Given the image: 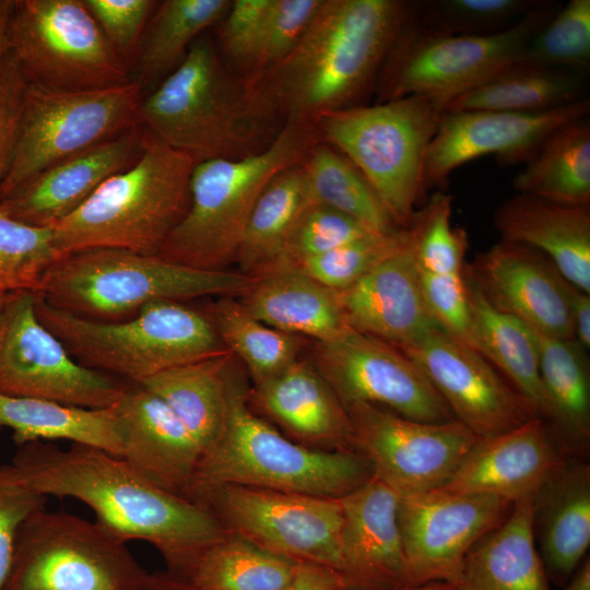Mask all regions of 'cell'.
<instances>
[{"label": "cell", "instance_id": "obj_51", "mask_svg": "<svg viewBox=\"0 0 590 590\" xmlns=\"http://www.w3.org/2000/svg\"><path fill=\"white\" fill-rule=\"evenodd\" d=\"M47 497L35 491L12 464L0 463V590L8 579L22 524L45 508Z\"/></svg>", "mask_w": 590, "mask_h": 590}, {"label": "cell", "instance_id": "obj_2", "mask_svg": "<svg viewBox=\"0 0 590 590\" xmlns=\"http://www.w3.org/2000/svg\"><path fill=\"white\" fill-rule=\"evenodd\" d=\"M12 464L44 496L85 504L114 536L153 545L169 573L227 534L206 507L156 486L123 459L95 447L34 441L19 447Z\"/></svg>", "mask_w": 590, "mask_h": 590}, {"label": "cell", "instance_id": "obj_24", "mask_svg": "<svg viewBox=\"0 0 590 590\" xmlns=\"http://www.w3.org/2000/svg\"><path fill=\"white\" fill-rule=\"evenodd\" d=\"M340 498L343 509L341 578L346 589L385 590L408 586L398 493L373 476Z\"/></svg>", "mask_w": 590, "mask_h": 590}, {"label": "cell", "instance_id": "obj_9", "mask_svg": "<svg viewBox=\"0 0 590 590\" xmlns=\"http://www.w3.org/2000/svg\"><path fill=\"white\" fill-rule=\"evenodd\" d=\"M442 109L410 95L320 116L321 142L342 153L368 182L393 224L406 228L424 188L428 145Z\"/></svg>", "mask_w": 590, "mask_h": 590}, {"label": "cell", "instance_id": "obj_44", "mask_svg": "<svg viewBox=\"0 0 590 590\" xmlns=\"http://www.w3.org/2000/svg\"><path fill=\"white\" fill-rule=\"evenodd\" d=\"M62 256L51 227L31 226L0 211V292L37 294L45 273Z\"/></svg>", "mask_w": 590, "mask_h": 590}, {"label": "cell", "instance_id": "obj_10", "mask_svg": "<svg viewBox=\"0 0 590 590\" xmlns=\"http://www.w3.org/2000/svg\"><path fill=\"white\" fill-rule=\"evenodd\" d=\"M559 7L544 1L510 28L491 35L425 31L413 14L376 80V103L420 95L444 109L455 97L524 60L531 39Z\"/></svg>", "mask_w": 590, "mask_h": 590}, {"label": "cell", "instance_id": "obj_47", "mask_svg": "<svg viewBox=\"0 0 590 590\" xmlns=\"http://www.w3.org/2000/svg\"><path fill=\"white\" fill-rule=\"evenodd\" d=\"M524 60L586 76L590 67V0L560 5L531 39Z\"/></svg>", "mask_w": 590, "mask_h": 590}, {"label": "cell", "instance_id": "obj_30", "mask_svg": "<svg viewBox=\"0 0 590 590\" xmlns=\"http://www.w3.org/2000/svg\"><path fill=\"white\" fill-rule=\"evenodd\" d=\"M239 300L266 324L314 342L347 327L337 293L292 264L275 263L256 274Z\"/></svg>", "mask_w": 590, "mask_h": 590}, {"label": "cell", "instance_id": "obj_60", "mask_svg": "<svg viewBox=\"0 0 590 590\" xmlns=\"http://www.w3.org/2000/svg\"><path fill=\"white\" fill-rule=\"evenodd\" d=\"M350 590V589H346ZM385 590H457L455 586L446 582H430L420 586H404Z\"/></svg>", "mask_w": 590, "mask_h": 590}, {"label": "cell", "instance_id": "obj_3", "mask_svg": "<svg viewBox=\"0 0 590 590\" xmlns=\"http://www.w3.org/2000/svg\"><path fill=\"white\" fill-rule=\"evenodd\" d=\"M137 122L196 164L261 153L283 128L258 113L245 80L202 36L179 66L143 95Z\"/></svg>", "mask_w": 590, "mask_h": 590}, {"label": "cell", "instance_id": "obj_49", "mask_svg": "<svg viewBox=\"0 0 590 590\" xmlns=\"http://www.w3.org/2000/svg\"><path fill=\"white\" fill-rule=\"evenodd\" d=\"M271 4L272 0H234L216 25L223 59L243 79L255 64Z\"/></svg>", "mask_w": 590, "mask_h": 590}, {"label": "cell", "instance_id": "obj_41", "mask_svg": "<svg viewBox=\"0 0 590 590\" xmlns=\"http://www.w3.org/2000/svg\"><path fill=\"white\" fill-rule=\"evenodd\" d=\"M206 314L224 347L245 366L255 386L299 358L302 337L266 324L234 296L217 297L208 306Z\"/></svg>", "mask_w": 590, "mask_h": 590}, {"label": "cell", "instance_id": "obj_50", "mask_svg": "<svg viewBox=\"0 0 590 590\" xmlns=\"http://www.w3.org/2000/svg\"><path fill=\"white\" fill-rule=\"evenodd\" d=\"M322 0H272L249 81L282 61L298 44Z\"/></svg>", "mask_w": 590, "mask_h": 590}, {"label": "cell", "instance_id": "obj_37", "mask_svg": "<svg viewBox=\"0 0 590 590\" xmlns=\"http://www.w3.org/2000/svg\"><path fill=\"white\" fill-rule=\"evenodd\" d=\"M232 0L158 1L142 36L130 76L152 91L182 61L201 34L216 26Z\"/></svg>", "mask_w": 590, "mask_h": 590}, {"label": "cell", "instance_id": "obj_33", "mask_svg": "<svg viewBox=\"0 0 590 590\" xmlns=\"http://www.w3.org/2000/svg\"><path fill=\"white\" fill-rule=\"evenodd\" d=\"M471 311L473 350L482 355L546 420L547 404L540 378L534 331L518 318L495 308L464 274Z\"/></svg>", "mask_w": 590, "mask_h": 590}, {"label": "cell", "instance_id": "obj_42", "mask_svg": "<svg viewBox=\"0 0 590 590\" xmlns=\"http://www.w3.org/2000/svg\"><path fill=\"white\" fill-rule=\"evenodd\" d=\"M300 167L315 203L350 215L374 232L401 228L393 224L362 174L333 146L317 142Z\"/></svg>", "mask_w": 590, "mask_h": 590}, {"label": "cell", "instance_id": "obj_35", "mask_svg": "<svg viewBox=\"0 0 590 590\" xmlns=\"http://www.w3.org/2000/svg\"><path fill=\"white\" fill-rule=\"evenodd\" d=\"M13 432L21 447L34 441L69 440L121 458L122 438L115 411L0 394V430Z\"/></svg>", "mask_w": 590, "mask_h": 590}, {"label": "cell", "instance_id": "obj_29", "mask_svg": "<svg viewBox=\"0 0 590 590\" xmlns=\"http://www.w3.org/2000/svg\"><path fill=\"white\" fill-rule=\"evenodd\" d=\"M534 540L547 578L567 581L590 545V467L568 459L532 498Z\"/></svg>", "mask_w": 590, "mask_h": 590}, {"label": "cell", "instance_id": "obj_17", "mask_svg": "<svg viewBox=\"0 0 590 590\" xmlns=\"http://www.w3.org/2000/svg\"><path fill=\"white\" fill-rule=\"evenodd\" d=\"M309 359L343 405L368 403L426 423L455 421L421 368L380 339L346 327L314 342Z\"/></svg>", "mask_w": 590, "mask_h": 590}, {"label": "cell", "instance_id": "obj_28", "mask_svg": "<svg viewBox=\"0 0 590 590\" xmlns=\"http://www.w3.org/2000/svg\"><path fill=\"white\" fill-rule=\"evenodd\" d=\"M255 404L304 442L352 450L349 415L311 361L298 358L255 386Z\"/></svg>", "mask_w": 590, "mask_h": 590}, {"label": "cell", "instance_id": "obj_12", "mask_svg": "<svg viewBox=\"0 0 590 590\" xmlns=\"http://www.w3.org/2000/svg\"><path fill=\"white\" fill-rule=\"evenodd\" d=\"M150 580L127 543L97 522L43 508L19 531L3 590H146Z\"/></svg>", "mask_w": 590, "mask_h": 590}, {"label": "cell", "instance_id": "obj_21", "mask_svg": "<svg viewBox=\"0 0 590 590\" xmlns=\"http://www.w3.org/2000/svg\"><path fill=\"white\" fill-rule=\"evenodd\" d=\"M463 274L498 310L540 333L575 340L571 284L542 252L500 239L464 267Z\"/></svg>", "mask_w": 590, "mask_h": 590}, {"label": "cell", "instance_id": "obj_25", "mask_svg": "<svg viewBox=\"0 0 590 590\" xmlns=\"http://www.w3.org/2000/svg\"><path fill=\"white\" fill-rule=\"evenodd\" d=\"M335 293L349 328L398 349L438 328L423 297L412 237L356 283Z\"/></svg>", "mask_w": 590, "mask_h": 590}, {"label": "cell", "instance_id": "obj_55", "mask_svg": "<svg viewBox=\"0 0 590 590\" xmlns=\"http://www.w3.org/2000/svg\"><path fill=\"white\" fill-rule=\"evenodd\" d=\"M280 590H346L342 578L332 569L298 562L291 580Z\"/></svg>", "mask_w": 590, "mask_h": 590}, {"label": "cell", "instance_id": "obj_26", "mask_svg": "<svg viewBox=\"0 0 590 590\" xmlns=\"http://www.w3.org/2000/svg\"><path fill=\"white\" fill-rule=\"evenodd\" d=\"M113 409L121 459L156 486L186 497L201 450L176 413L140 385L129 386Z\"/></svg>", "mask_w": 590, "mask_h": 590}, {"label": "cell", "instance_id": "obj_22", "mask_svg": "<svg viewBox=\"0 0 590 590\" xmlns=\"http://www.w3.org/2000/svg\"><path fill=\"white\" fill-rule=\"evenodd\" d=\"M145 131L134 126L46 168L0 200V211L24 224L52 227L81 206L111 176L141 155Z\"/></svg>", "mask_w": 590, "mask_h": 590}, {"label": "cell", "instance_id": "obj_27", "mask_svg": "<svg viewBox=\"0 0 590 590\" xmlns=\"http://www.w3.org/2000/svg\"><path fill=\"white\" fill-rule=\"evenodd\" d=\"M494 223L502 239L542 252L568 283L590 294V205L516 192L497 208Z\"/></svg>", "mask_w": 590, "mask_h": 590}, {"label": "cell", "instance_id": "obj_61", "mask_svg": "<svg viewBox=\"0 0 590 590\" xmlns=\"http://www.w3.org/2000/svg\"><path fill=\"white\" fill-rule=\"evenodd\" d=\"M12 293L0 292V329L3 322L5 308Z\"/></svg>", "mask_w": 590, "mask_h": 590}, {"label": "cell", "instance_id": "obj_53", "mask_svg": "<svg viewBox=\"0 0 590 590\" xmlns=\"http://www.w3.org/2000/svg\"><path fill=\"white\" fill-rule=\"evenodd\" d=\"M427 310L439 329L473 349L471 311L467 283L460 274H432L420 271Z\"/></svg>", "mask_w": 590, "mask_h": 590}, {"label": "cell", "instance_id": "obj_59", "mask_svg": "<svg viewBox=\"0 0 590 590\" xmlns=\"http://www.w3.org/2000/svg\"><path fill=\"white\" fill-rule=\"evenodd\" d=\"M13 5V0H0V63L8 50V23Z\"/></svg>", "mask_w": 590, "mask_h": 590}, {"label": "cell", "instance_id": "obj_6", "mask_svg": "<svg viewBox=\"0 0 590 590\" xmlns=\"http://www.w3.org/2000/svg\"><path fill=\"white\" fill-rule=\"evenodd\" d=\"M194 165L145 132L140 157L51 227L60 251L117 248L157 256L188 211Z\"/></svg>", "mask_w": 590, "mask_h": 590}, {"label": "cell", "instance_id": "obj_31", "mask_svg": "<svg viewBox=\"0 0 590 590\" xmlns=\"http://www.w3.org/2000/svg\"><path fill=\"white\" fill-rule=\"evenodd\" d=\"M532 498L516 500L506 519L469 551L457 590H551L534 540Z\"/></svg>", "mask_w": 590, "mask_h": 590}, {"label": "cell", "instance_id": "obj_36", "mask_svg": "<svg viewBox=\"0 0 590 590\" xmlns=\"http://www.w3.org/2000/svg\"><path fill=\"white\" fill-rule=\"evenodd\" d=\"M585 98L587 97L583 75L520 60L448 102L442 113L465 110L536 113L570 105Z\"/></svg>", "mask_w": 590, "mask_h": 590}, {"label": "cell", "instance_id": "obj_38", "mask_svg": "<svg viewBox=\"0 0 590 590\" xmlns=\"http://www.w3.org/2000/svg\"><path fill=\"white\" fill-rule=\"evenodd\" d=\"M514 189L557 204L590 205L588 117L548 133L514 178Z\"/></svg>", "mask_w": 590, "mask_h": 590}, {"label": "cell", "instance_id": "obj_56", "mask_svg": "<svg viewBox=\"0 0 590 590\" xmlns=\"http://www.w3.org/2000/svg\"><path fill=\"white\" fill-rule=\"evenodd\" d=\"M570 311L575 340L586 350L590 347V294L570 286Z\"/></svg>", "mask_w": 590, "mask_h": 590}, {"label": "cell", "instance_id": "obj_52", "mask_svg": "<svg viewBox=\"0 0 590 590\" xmlns=\"http://www.w3.org/2000/svg\"><path fill=\"white\" fill-rule=\"evenodd\" d=\"M106 38L129 71L145 27L158 3L155 0H83Z\"/></svg>", "mask_w": 590, "mask_h": 590}, {"label": "cell", "instance_id": "obj_39", "mask_svg": "<svg viewBox=\"0 0 590 590\" xmlns=\"http://www.w3.org/2000/svg\"><path fill=\"white\" fill-rule=\"evenodd\" d=\"M297 563L227 533L169 575L197 590H280Z\"/></svg>", "mask_w": 590, "mask_h": 590}, {"label": "cell", "instance_id": "obj_48", "mask_svg": "<svg viewBox=\"0 0 590 590\" xmlns=\"http://www.w3.org/2000/svg\"><path fill=\"white\" fill-rule=\"evenodd\" d=\"M370 233L379 232L371 231L350 215L314 202L300 216L275 263L295 266Z\"/></svg>", "mask_w": 590, "mask_h": 590}, {"label": "cell", "instance_id": "obj_46", "mask_svg": "<svg viewBox=\"0 0 590 590\" xmlns=\"http://www.w3.org/2000/svg\"><path fill=\"white\" fill-rule=\"evenodd\" d=\"M411 240L409 228L370 233L297 264L308 276L333 291H343ZM293 266V264H292Z\"/></svg>", "mask_w": 590, "mask_h": 590}, {"label": "cell", "instance_id": "obj_4", "mask_svg": "<svg viewBox=\"0 0 590 590\" xmlns=\"http://www.w3.org/2000/svg\"><path fill=\"white\" fill-rule=\"evenodd\" d=\"M235 357L228 374L224 433L203 455L186 497L199 504L226 485L340 498L374 476L353 450H320L295 444L256 415Z\"/></svg>", "mask_w": 590, "mask_h": 590}, {"label": "cell", "instance_id": "obj_40", "mask_svg": "<svg viewBox=\"0 0 590 590\" xmlns=\"http://www.w3.org/2000/svg\"><path fill=\"white\" fill-rule=\"evenodd\" d=\"M312 203L300 164L275 175L248 219L234 261L237 271L256 275L278 262L294 227Z\"/></svg>", "mask_w": 590, "mask_h": 590}, {"label": "cell", "instance_id": "obj_54", "mask_svg": "<svg viewBox=\"0 0 590 590\" xmlns=\"http://www.w3.org/2000/svg\"><path fill=\"white\" fill-rule=\"evenodd\" d=\"M25 88L26 81L7 50L0 63V186L15 148Z\"/></svg>", "mask_w": 590, "mask_h": 590}, {"label": "cell", "instance_id": "obj_5", "mask_svg": "<svg viewBox=\"0 0 590 590\" xmlns=\"http://www.w3.org/2000/svg\"><path fill=\"white\" fill-rule=\"evenodd\" d=\"M255 275L199 270L117 248L66 253L45 273L37 296L60 310L96 321L134 317L154 300L241 296Z\"/></svg>", "mask_w": 590, "mask_h": 590}, {"label": "cell", "instance_id": "obj_58", "mask_svg": "<svg viewBox=\"0 0 590 590\" xmlns=\"http://www.w3.org/2000/svg\"><path fill=\"white\" fill-rule=\"evenodd\" d=\"M564 590H590V559H583Z\"/></svg>", "mask_w": 590, "mask_h": 590}, {"label": "cell", "instance_id": "obj_32", "mask_svg": "<svg viewBox=\"0 0 590 590\" xmlns=\"http://www.w3.org/2000/svg\"><path fill=\"white\" fill-rule=\"evenodd\" d=\"M229 351L157 373L140 384L160 397L180 418L201 457L222 437L228 411Z\"/></svg>", "mask_w": 590, "mask_h": 590}, {"label": "cell", "instance_id": "obj_57", "mask_svg": "<svg viewBox=\"0 0 590 590\" xmlns=\"http://www.w3.org/2000/svg\"><path fill=\"white\" fill-rule=\"evenodd\" d=\"M146 590H197L168 575H151V580Z\"/></svg>", "mask_w": 590, "mask_h": 590}, {"label": "cell", "instance_id": "obj_23", "mask_svg": "<svg viewBox=\"0 0 590 590\" xmlns=\"http://www.w3.org/2000/svg\"><path fill=\"white\" fill-rule=\"evenodd\" d=\"M566 456L548 424L535 416L503 434L479 438L442 489L515 503L533 496Z\"/></svg>", "mask_w": 590, "mask_h": 590}, {"label": "cell", "instance_id": "obj_1", "mask_svg": "<svg viewBox=\"0 0 590 590\" xmlns=\"http://www.w3.org/2000/svg\"><path fill=\"white\" fill-rule=\"evenodd\" d=\"M415 8L404 0H322L295 48L245 81L253 106L283 127L361 105Z\"/></svg>", "mask_w": 590, "mask_h": 590}, {"label": "cell", "instance_id": "obj_11", "mask_svg": "<svg viewBox=\"0 0 590 590\" xmlns=\"http://www.w3.org/2000/svg\"><path fill=\"white\" fill-rule=\"evenodd\" d=\"M7 40L28 85L76 92L131 81L83 0H13Z\"/></svg>", "mask_w": 590, "mask_h": 590}, {"label": "cell", "instance_id": "obj_45", "mask_svg": "<svg viewBox=\"0 0 590 590\" xmlns=\"http://www.w3.org/2000/svg\"><path fill=\"white\" fill-rule=\"evenodd\" d=\"M452 197L434 192L415 211L408 226L420 271L432 274H460L464 269L468 240L464 229L451 225Z\"/></svg>", "mask_w": 590, "mask_h": 590}, {"label": "cell", "instance_id": "obj_14", "mask_svg": "<svg viewBox=\"0 0 590 590\" xmlns=\"http://www.w3.org/2000/svg\"><path fill=\"white\" fill-rule=\"evenodd\" d=\"M200 505L213 508L227 533L276 555L342 574L341 498L226 485Z\"/></svg>", "mask_w": 590, "mask_h": 590}, {"label": "cell", "instance_id": "obj_19", "mask_svg": "<svg viewBox=\"0 0 590 590\" xmlns=\"http://www.w3.org/2000/svg\"><path fill=\"white\" fill-rule=\"evenodd\" d=\"M400 350L421 368L455 420L480 438L539 416L482 355L439 328Z\"/></svg>", "mask_w": 590, "mask_h": 590}, {"label": "cell", "instance_id": "obj_8", "mask_svg": "<svg viewBox=\"0 0 590 590\" xmlns=\"http://www.w3.org/2000/svg\"><path fill=\"white\" fill-rule=\"evenodd\" d=\"M35 309L79 364L134 385L227 351L206 311L179 300H154L130 319L109 322L57 309L37 295Z\"/></svg>", "mask_w": 590, "mask_h": 590}, {"label": "cell", "instance_id": "obj_15", "mask_svg": "<svg viewBox=\"0 0 590 590\" xmlns=\"http://www.w3.org/2000/svg\"><path fill=\"white\" fill-rule=\"evenodd\" d=\"M36 294L12 293L0 329V394L108 409L129 385L79 364L38 319Z\"/></svg>", "mask_w": 590, "mask_h": 590}, {"label": "cell", "instance_id": "obj_43", "mask_svg": "<svg viewBox=\"0 0 590 590\" xmlns=\"http://www.w3.org/2000/svg\"><path fill=\"white\" fill-rule=\"evenodd\" d=\"M544 1L433 0L417 1L414 23L429 32L453 35H491L504 32Z\"/></svg>", "mask_w": 590, "mask_h": 590}, {"label": "cell", "instance_id": "obj_16", "mask_svg": "<svg viewBox=\"0 0 590 590\" xmlns=\"http://www.w3.org/2000/svg\"><path fill=\"white\" fill-rule=\"evenodd\" d=\"M344 408L353 448L399 496L442 488L480 438L456 420L426 423L368 403Z\"/></svg>", "mask_w": 590, "mask_h": 590}, {"label": "cell", "instance_id": "obj_7", "mask_svg": "<svg viewBox=\"0 0 590 590\" xmlns=\"http://www.w3.org/2000/svg\"><path fill=\"white\" fill-rule=\"evenodd\" d=\"M319 141L315 123L286 122L261 153L196 164L188 211L157 256L193 269L227 270L267 185L282 170L300 164Z\"/></svg>", "mask_w": 590, "mask_h": 590}, {"label": "cell", "instance_id": "obj_13", "mask_svg": "<svg viewBox=\"0 0 590 590\" xmlns=\"http://www.w3.org/2000/svg\"><path fill=\"white\" fill-rule=\"evenodd\" d=\"M143 95L132 80L76 92L26 84L16 143L0 186V200L54 164L137 126Z\"/></svg>", "mask_w": 590, "mask_h": 590}, {"label": "cell", "instance_id": "obj_18", "mask_svg": "<svg viewBox=\"0 0 590 590\" xmlns=\"http://www.w3.org/2000/svg\"><path fill=\"white\" fill-rule=\"evenodd\" d=\"M514 503L438 488L399 496L398 520L408 586H455L469 551L508 516Z\"/></svg>", "mask_w": 590, "mask_h": 590}, {"label": "cell", "instance_id": "obj_34", "mask_svg": "<svg viewBox=\"0 0 590 590\" xmlns=\"http://www.w3.org/2000/svg\"><path fill=\"white\" fill-rule=\"evenodd\" d=\"M533 331L547 404L545 422L566 453L586 452L590 440V374L585 349L576 340Z\"/></svg>", "mask_w": 590, "mask_h": 590}, {"label": "cell", "instance_id": "obj_20", "mask_svg": "<svg viewBox=\"0 0 590 590\" xmlns=\"http://www.w3.org/2000/svg\"><path fill=\"white\" fill-rule=\"evenodd\" d=\"M589 111L590 101L585 98L536 113H442L425 157L424 188L445 186L456 168L481 156L494 155L505 165L526 162L548 133Z\"/></svg>", "mask_w": 590, "mask_h": 590}]
</instances>
